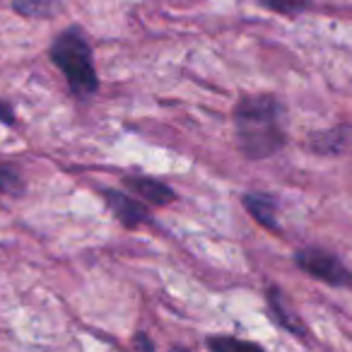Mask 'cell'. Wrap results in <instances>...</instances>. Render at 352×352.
Masks as SVG:
<instances>
[{
	"label": "cell",
	"mask_w": 352,
	"mask_h": 352,
	"mask_svg": "<svg viewBox=\"0 0 352 352\" xmlns=\"http://www.w3.org/2000/svg\"><path fill=\"white\" fill-rule=\"evenodd\" d=\"M268 302H270V309H273V316L278 318L280 326H285L289 333H294V336H304V326L299 323V318L294 316V311H289V309L285 307L278 287H273L268 292Z\"/></svg>",
	"instance_id": "8"
},
{
	"label": "cell",
	"mask_w": 352,
	"mask_h": 352,
	"mask_svg": "<svg viewBox=\"0 0 352 352\" xmlns=\"http://www.w3.org/2000/svg\"><path fill=\"white\" fill-rule=\"evenodd\" d=\"M208 345H210L212 350H225V347H251V342L236 340V338H215V340H210Z\"/></svg>",
	"instance_id": "12"
},
{
	"label": "cell",
	"mask_w": 352,
	"mask_h": 352,
	"mask_svg": "<svg viewBox=\"0 0 352 352\" xmlns=\"http://www.w3.org/2000/svg\"><path fill=\"white\" fill-rule=\"evenodd\" d=\"M0 121L8 123V126L15 121V116H12V109L8 107V104H3V102H0Z\"/></svg>",
	"instance_id": "13"
},
{
	"label": "cell",
	"mask_w": 352,
	"mask_h": 352,
	"mask_svg": "<svg viewBox=\"0 0 352 352\" xmlns=\"http://www.w3.org/2000/svg\"><path fill=\"white\" fill-rule=\"evenodd\" d=\"M261 6L273 12H280V15H297V12L307 10L309 0H261Z\"/></svg>",
	"instance_id": "11"
},
{
	"label": "cell",
	"mask_w": 352,
	"mask_h": 352,
	"mask_svg": "<svg viewBox=\"0 0 352 352\" xmlns=\"http://www.w3.org/2000/svg\"><path fill=\"white\" fill-rule=\"evenodd\" d=\"M126 184L145 201L155 203V206H166L174 201V191L166 184L157 182V179H147V176H131L126 179Z\"/></svg>",
	"instance_id": "5"
},
{
	"label": "cell",
	"mask_w": 352,
	"mask_h": 352,
	"mask_svg": "<svg viewBox=\"0 0 352 352\" xmlns=\"http://www.w3.org/2000/svg\"><path fill=\"white\" fill-rule=\"evenodd\" d=\"M352 142V128L350 126H338L333 131L316 133L311 138V147L318 155H340L342 150H347V145Z\"/></svg>",
	"instance_id": "6"
},
{
	"label": "cell",
	"mask_w": 352,
	"mask_h": 352,
	"mask_svg": "<svg viewBox=\"0 0 352 352\" xmlns=\"http://www.w3.org/2000/svg\"><path fill=\"white\" fill-rule=\"evenodd\" d=\"M236 140L249 160H265L283 150L287 133L283 126V107L273 97H249L234 109Z\"/></svg>",
	"instance_id": "1"
},
{
	"label": "cell",
	"mask_w": 352,
	"mask_h": 352,
	"mask_svg": "<svg viewBox=\"0 0 352 352\" xmlns=\"http://www.w3.org/2000/svg\"><path fill=\"white\" fill-rule=\"evenodd\" d=\"M0 191L10 193V196H20L25 191V184H22V176L17 174L12 166H0Z\"/></svg>",
	"instance_id": "10"
},
{
	"label": "cell",
	"mask_w": 352,
	"mask_h": 352,
	"mask_svg": "<svg viewBox=\"0 0 352 352\" xmlns=\"http://www.w3.org/2000/svg\"><path fill=\"white\" fill-rule=\"evenodd\" d=\"M104 196H107V203L113 210V215L126 227H140V225H145V222H150V210H147L142 203H138L135 198L123 196V193L111 191V188H107Z\"/></svg>",
	"instance_id": "4"
},
{
	"label": "cell",
	"mask_w": 352,
	"mask_h": 352,
	"mask_svg": "<svg viewBox=\"0 0 352 352\" xmlns=\"http://www.w3.org/2000/svg\"><path fill=\"white\" fill-rule=\"evenodd\" d=\"M58 0H15V12L17 15L32 17V20H39V17H54L58 12Z\"/></svg>",
	"instance_id": "9"
},
{
	"label": "cell",
	"mask_w": 352,
	"mask_h": 352,
	"mask_svg": "<svg viewBox=\"0 0 352 352\" xmlns=\"http://www.w3.org/2000/svg\"><path fill=\"white\" fill-rule=\"evenodd\" d=\"M244 206L261 225H265L268 230H278V222H275V201L273 196H263V193H246Z\"/></svg>",
	"instance_id": "7"
},
{
	"label": "cell",
	"mask_w": 352,
	"mask_h": 352,
	"mask_svg": "<svg viewBox=\"0 0 352 352\" xmlns=\"http://www.w3.org/2000/svg\"><path fill=\"white\" fill-rule=\"evenodd\" d=\"M51 58L65 75L73 94H78L80 99H87L97 92L99 78L92 63V49L80 30L63 32L51 46Z\"/></svg>",
	"instance_id": "2"
},
{
	"label": "cell",
	"mask_w": 352,
	"mask_h": 352,
	"mask_svg": "<svg viewBox=\"0 0 352 352\" xmlns=\"http://www.w3.org/2000/svg\"><path fill=\"white\" fill-rule=\"evenodd\" d=\"M297 265L311 278L321 280L333 287H347L350 285V270L338 261V256L323 249H302L297 256Z\"/></svg>",
	"instance_id": "3"
}]
</instances>
